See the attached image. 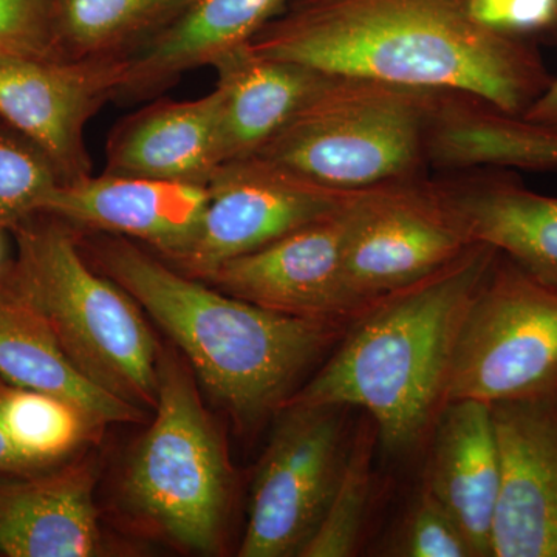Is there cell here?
<instances>
[{
    "label": "cell",
    "instance_id": "1",
    "mask_svg": "<svg viewBox=\"0 0 557 557\" xmlns=\"http://www.w3.org/2000/svg\"><path fill=\"white\" fill-rule=\"evenodd\" d=\"M474 0H292L249 42L267 58L465 95L522 116L553 75L534 40L490 27Z\"/></svg>",
    "mask_w": 557,
    "mask_h": 557
},
{
    "label": "cell",
    "instance_id": "2",
    "mask_svg": "<svg viewBox=\"0 0 557 557\" xmlns=\"http://www.w3.org/2000/svg\"><path fill=\"white\" fill-rule=\"evenodd\" d=\"M73 230L91 265L163 329L208 394L242 429L276 416L355 319L263 309L182 273L135 240Z\"/></svg>",
    "mask_w": 557,
    "mask_h": 557
},
{
    "label": "cell",
    "instance_id": "3",
    "mask_svg": "<svg viewBox=\"0 0 557 557\" xmlns=\"http://www.w3.org/2000/svg\"><path fill=\"white\" fill-rule=\"evenodd\" d=\"M497 252L472 244L437 273L362 310L285 405L364 409L381 448L394 457L426 445L446 405L465 314Z\"/></svg>",
    "mask_w": 557,
    "mask_h": 557
},
{
    "label": "cell",
    "instance_id": "4",
    "mask_svg": "<svg viewBox=\"0 0 557 557\" xmlns=\"http://www.w3.org/2000/svg\"><path fill=\"white\" fill-rule=\"evenodd\" d=\"M10 233L14 278L76 369L123 401L156 409L160 346L141 307L91 265L62 220L38 212Z\"/></svg>",
    "mask_w": 557,
    "mask_h": 557
},
{
    "label": "cell",
    "instance_id": "5",
    "mask_svg": "<svg viewBox=\"0 0 557 557\" xmlns=\"http://www.w3.org/2000/svg\"><path fill=\"white\" fill-rule=\"evenodd\" d=\"M443 94L332 76L256 156L338 189L421 177Z\"/></svg>",
    "mask_w": 557,
    "mask_h": 557
},
{
    "label": "cell",
    "instance_id": "6",
    "mask_svg": "<svg viewBox=\"0 0 557 557\" xmlns=\"http://www.w3.org/2000/svg\"><path fill=\"white\" fill-rule=\"evenodd\" d=\"M193 370L160 348L156 417L124 469L132 512L193 553H214L228 518L233 471Z\"/></svg>",
    "mask_w": 557,
    "mask_h": 557
},
{
    "label": "cell",
    "instance_id": "7",
    "mask_svg": "<svg viewBox=\"0 0 557 557\" xmlns=\"http://www.w3.org/2000/svg\"><path fill=\"white\" fill-rule=\"evenodd\" d=\"M557 394V288L497 252L458 333L446 403Z\"/></svg>",
    "mask_w": 557,
    "mask_h": 557
},
{
    "label": "cell",
    "instance_id": "8",
    "mask_svg": "<svg viewBox=\"0 0 557 557\" xmlns=\"http://www.w3.org/2000/svg\"><path fill=\"white\" fill-rule=\"evenodd\" d=\"M346 406L285 405L260 458L240 557L299 556L327 511L350 449Z\"/></svg>",
    "mask_w": 557,
    "mask_h": 557
},
{
    "label": "cell",
    "instance_id": "9",
    "mask_svg": "<svg viewBox=\"0 0 557 557\" xmlns=\"http://www.w3.org/2000/svg\"><path fill=\"white\" fill-rule=\"evenodd\" d=\"M207 188L199 233L171 263L201 281L231 259L335 214L364 190L332 188L258 156L226 161Z\"/></svg>",
    "mask_w": 557,
    "mask_h": 557
},
{
    "label": "cell",
    "instance_id": "10",
    "mask_svg": "<svg viewBox=\"0 0 557 557\" xmlns=\"http://www.w3.org/2000/svg\"><path fill=\"white\" fill-rule=\"evenodd\" d=\"M471 245L423 175L366 189L344 258L348 298L366 310L437 273Z\"/></svg>",
    "mask_w": 557,
    "mask_h": 557
},
{
    "label": "cell",
    "instance_id": "11",
    "mask_svg": "<svg viewBox=\"0 0 557 557\" xmlns=\"http://www.w3.org/2000/svg\"><path fill=\"white\" fill-rule=\"evenodd\" d=\"M126 58L0 60V121L30 139L62 183L94 175L86 129L115 101Z\"/></svg>",
    "mask_w": 557,
    "mask_h": 557
},
{
    "label": "cell",
    "instance_id": "12",
    "mask_svg": "<svg viewBox=\"0 0 557 557\" xmlns=\"http://www.w3.org/2000/svg\"><path fill=\"white\" fill-rule=\"evenodd\" d=\"M361 196L335 214L222 263L203 281L231 296L292 317L357 318L362 310L348 298L344 258Z\"/></svg>",
    "mask_w": 557,
    "mask_h": 557
},
{
    "label": "cell",
    "instance_id": "13",
    "mask_svg": "<svg viewBox=\"0 0 557 557\" xmlns=\"http://www.w3.org/2000/svg\"><path fill=\"white\" fill-rule=\"evenodd\" d=\"M491 412L500 460L491 557H557V394Z\"/></svg>",
    "mask_w": 557,
    "mask_h": 557
},
{
    "label": "cell",
    "instance_id": "14",
    "mask_svg": "<svg viewBox=\"0 0 557 557\" xmlns=\"http://www.w3.org/2000/svg\"><path fill=\"white\" fill-rule=\"evenodd\" d=\"M208 200L207 186L102 172L62 183L42 212L72 228L141 242L174 263L196 239Z\"/></svg>",
    "mask_w": 557,
    "mask_h": 557
},
{
    "label": "cell",
    "instance_id": "15",
    "mask_svg": "<svg viewBox=\"0 0 557 557\" xmlns=\"http://www.w3.org/2000/svg\"><path fill=\"white\" fill-rule=\"evenodd\" d=\"M440 203L472 244H486L557 288V197L498 168L431 180Z\"/></svg>",
    "mask_w": 557,
    "mask_h": 557
},
{
    "label": "cell",
    "instance_id": "16",
    "mask_svg": "<svg viewBox=\"0 0 557 557\" xmlns=\"http://www.w3.org/2000/svg\"><path fill=\"white\" fill-rule=\"evenodd\" d=\"M225 163L219 91L160 100L121 121L106 146L104 174L208 186Z\"/></svg>",
    "mask_w": 557,
    "mask_h": 557
},
{
    "label": "cell",
    "instance_id": "17",
    "mask_svg": "<svg viewBox=\"0 0 557 557\" xmlns=\"http://www.w3.org/2000/svg\"><path fill=\"white\" fill-rule=\"evenodd\" d=\"M94 486V468L87 463L0 479V555H100L102 534Z\"/></svg>",
    "mask_w": 557,
    "mask_h": 557
},
{
    "label": "cell",
    "instance_id": "18",
    "mask_svg": "<svg viewBox=\"0 0 557 557\" xmlns=\"http://www.w3.org/2000/svg\"><path fill=\"white\" fill-rule=\"evenodd\" d=\"M429 446L423 487L467 534L475 556L491 557L500 460L487 403L454 399L440 410Z\"/></svg>",
    "mask_w": 557,
    "mask_h": 557
},
{
    "label": "cell",
    "instance_id": "19",
    "mask_svg": "<svg viewBox=\"0 0 557 557\" xmlns=\"http://www.w3.org/2000/svg\"><path fill=\"white\" fill-rule=\"evenodd\" d=\"M292 0H197L174 24L126 57L115 101L156 97L180 76L212 67L247 46Z\"/></svg>",
    "mask_w": 557,
    "mask_h": 557
},
{
    "label": "cell",
    "instance_id": "20",
    "mask_svg": "<svg viewBox=\"0 0 557 557\" xmlns=\"http://www.w3.org/2000/svg\"><path fill=\"white\" fill-rule=\"evenodd\" d=\"M0 376L14 386L67 399L100 426L137 423L146 416V410L109 394L76 369L49 322L17 285L11 262L0 273Z\"/></svg>",
    "mask_w": 557,
    "mask_h": 557
},
{
    "label": "cell",
    "instance_id": "21",
    "mask_svg": "<svg viewBox=\"0 0 557 557\" xmlns=\"http://www.w3.org/2000/svg\"><path fill=\"white\" fill-rule=\"evenodd\" d=\"M212 69L218 73L225 163L256 156L332 78L298 62L262 57L249 44Z\"/></svg>",
    "mask_w": 557,
    "mask_h": 557
},
{
    "label": "cell",
    "instance_id": "22",
    "mask_svg": "<svg viewBox=\"0 0 557 557\" xmlns=\"http://www.w3.org/2000/svg\"><path fill=\"white\" fill-rule=\"evenodd\" d=\"M197 0H58V60L126 58Z\"/></svg>",
    "mask_w": 557,
    "mask_h": 557
},
{
    "label": "cell",
    "instance_id": "23",
    "mask_svg": "<svg viewBox=\"0 0 557 557\" xmlns=\"http://www.w3.org/2000/svg\"><path fill=\"white\" fill-rule=\"evenodd\" d=\"M0 423L35 472L58 467L101 428L67 399L5 380L0 383Z\"/></svg>",
    "mask_w": 557,
    "mask_h": 557
},
{
    "label": "cell",
    "instance_id": "24",
    "mask_svg": "<svg viewBox=\"0 0 557 557\" xmlns=\"http://www.w3.org/2000/svg\"><path fill=\"white\" fill-rule=\"evenodd\" d=\"M379 431L366 413L351 432L350 449L327 511L299 557H347L357 552L372 497Z\"/></svg>",
    "mask_w": 557,
    "mask_h": 557
},
{
    "label": "cell",
    "instance_id": "25",
    "mask_svg": "<svg viewBox=\"0 0 557 557\" xmlns=\"http://www.w3.org/2000/svg\"><path fill=\"white\" fill-rule=\"evenodd\" d=\"M62 180L49 157L0 121V228L10 231L42 212Z\"/></svg>",
    "mask_w": 557,
    "mask_h": 557
},
{
    "label": "cell",
    "instance_id": "26",
    "mask_svg": "<svg viewBox=\"0 0 557 557\" xmlns=\"http://www.w3.org/2000/svg\"><path fill=\"white\" fill-rule=\"evenodd\" d=\"M394 556L406 557H478L465 531L453 515L421 486L397 541Z\"/></svg>",
    "mask_w": 557,
    "mask_h": 557
},
{
    "label": "cell",
    "instance_id": "27",
    "mask_svg": "<svg viewBox=\"0 0 557 557\" xmlns=\"http://www.w3.org/2000/svg\"><path fill=\"white\" fill-rule=\"evenodd\" d=\"M58 0H0V60H58Z\"/></svg>",
    "mask_w": 557,
    "mask_h": 557
},
{
    "label": "cell",
    "instance_id": "28",
    "mask_svg": "<svg viewBox=\"0 0 557 557\" xmlns=\"http://www.w3.org/2000/svg\"><path fill=\"white\" fill-rule=\"evenodd\" d=\"M475 16L490 27L530 40L557 36V0H474Z\"/></svg>",
    "mask_w": 557,
    "mask_h": 557
},
{
    "label": "cell",
    "instance_id": "29",
    "mask_svg": "<svg viewBox=\"0 0 557 557\" xmlns=\"http://www.w3.org/2000/svg\"><path fill=\"white\" fill-rule=\"evenodd\" d=\"M522 119L557 131V76H553L547 89L528 108Z\"/></svg>",
    "mask_w": 557,
    "mask_h": 557
},
{
    "label": "cell",
    "instance_id": "30",
    "mask_svg": "<svg viewBox=\"0 0 557 557\" xmlns=\"http://www.w3.org/2000/svg\"><path fill=\"white\" fill-rule=\"evenodd\" d=\"M0 376V383H2ZM38 474L28 467L27 461L24 460L14 448L13 443L10 442L5 429L0 423V479L5 478H24V475Z\"/></svg>",
    "mask_w": 557,
    "mask_h": 557
},
{
    "label": "cell",
    "instance_id": "31",
    "mask_svg": "<svg viewBox=\"0 0 557 557\" xmlns=\"http://www.w3.org/2000/svg\"><path fill=\"white\" fill-rule=\"evenodd\" d=\"M5 230L0 228V273L9 267L11 259L7 258L5 239H3Z\"/></svg>",
    "mask_w": 557,
    "mask_h": 557
}]
</instances>
